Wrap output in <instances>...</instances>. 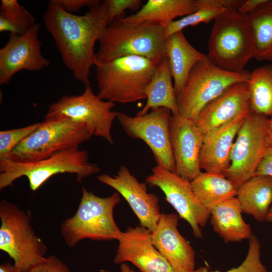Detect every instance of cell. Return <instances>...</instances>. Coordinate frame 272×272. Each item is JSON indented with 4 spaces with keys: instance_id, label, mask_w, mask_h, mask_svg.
I'll list each match as a JSON object with an SVG mask.
<instances>
[{
    "instance_id": "obj_35",
    "label": "cell",
    "mask_w": 272,
    "mask_h": 272,
    "mask_svg": "<svg viewBox=\"0 0 272 272\" xmlns=\"http://www.w3.org/2000/svg\"><path fill=\"white\" fill-rule=\"evenodd\" d=\"M65 11L72 13L77 12L85 7L90 8L101 1L98 0H53Z\"/></svg>"
},
{
    "instance_id": "obj_16",
    "label": "cell",
    "mask_w": 272,
    "mask_h": 272,
    "mask_svg": "<svg viewBox=\"0 0 272 272\" xmlns=\"http://www.w3.org/2000/svg\"><path fill=\"white\" fill-rule=\"evenodd\" d=\"M97 178L99 181L114 189L126 200L141 226L152 232L156 229L161 214L159 199L155 194L148 192L147 183L140 182L124 165L120 166L115 176L104 174Z\"/></svg>"
},
{
    "instance_id": "obj_27",
    "label": "cell",
    "mask_w": 272,
    "mask_h": 272,
    "mask_svg": "<svg viewBox=\"0 0 272 272\" xmlns=\"http://www.w3.org/2000/svg\"><path fill=\"white\" fill-rule=\"evenodd\" d=\"M247 16L254 39L255 58L272 61V0Z\"/></svg>"
},
{
    "instance_id": "obj_30",
    "label": "cell",
    "mask_w": 272,
    "mask_h": 272,
    "mask_svg": "<svg viewBox=\"0 0 272 272\" xmlns=\"http://www.w3.org/2000/svg\"><path fill=\"white\" fill-rule=\"evenodd\" d=\"M197 10L169 24L164 28V38L188 26L208 23L215 20L226 9L221 8L216 0H196Z\"/></svg>"
},
{
    "instance_id": "obj_8",
    "label": "cell",
    "mask_w": 272,
    "mask_h": 272,
    "mask_svg": "<svg viewBox=\"0 0 272 272\" xmlns=\"http://www.w3.org/2000/svg\"><path fill=\"white\" fill-rule=\"evenodd\" d=\"M92 136L84 124L64 118H45L12 152L8 159L20 163L40 160L62 151L79 147Z\"/></svg>"
},
{
    "instance_id": "obj_4",
    "label": "cell",
    "mask_w": 272,
    "mask_h": 272,
    "mask_svg": "<svg viewBox=\"0 0 272 272\" xmlns=\"http://www.w3.org/2000/svg\"><path fill=\"white\" fill-rule=\"evenodd\" d=\"M164 28L156 22L129 26L115 20L108 25L98 41L97 59L103 63L138 55L161 61L166 57Z\"/></svg>"
},
{
    "instance_id": "obj_15",
    "label": "cell",
    "mask_w": 272,
    "mask_h": 272,
    "mask_svg": "<svg viewBox=\"0 0 272 272\" xmlns=\"http://www.w3.org/2000/svg\"><path fill=\"white\" fill-rule=\"evenodd\" d=\"M170 136L175 173L191 181L201 172L199 155L205 135L194 121L177 114L172 115Z\"/></svg>"
},
{
    "instance_id": "obj_40",
    "label": "cell",
    "mask_w": 272,
    "mask_h": 272,
    "mask_svg": "<svg viewBox=\"0 0 272 272\" xmlns=\"http://www.w3.org/2000/svg\"><path fill=\"white\" fill-rule=\"evenodd\" d=\"M121 272H135L134 270L131 268L126 263H121L120 266Z\"/></svg>"
},
{
    "instance_id": "obj_13",
    "label": "cell",
    "mask_w": 272,
    "mask_h": 272,
    "mask_svg": "<svg viewBox=\"0 0 272 272\" xmlns=\"http://www.w3.org/2000/svg\"><path fill=\"white\" fill-rule=\"evenodd\" d=\"M147 184L158 187L164 192L166 199L176 211L180 218L190 226L193 235L202 237V228L206 226L210 216V211L200 203L192 189L191 182L158 166L152 169L146 178Z\"/></svg>"
},
{
    "instance_id": "obj_36",
    "label": "cell",
    "mask_w": 272,
    "mask_h": 272,
    "mask_svg": "<svg viewBox=\"0 0 272 272\" xmlns=\"http://www.w3.org/2000/svg\"><path fill=\"white\" fill-rule=\"evenodd\" d=\"M255 175H264L272 177V144L268 148L259 163Z\"/></svg>"
},
{
    "instance_id": "obj_6",
    "label": "cell",
    "mask_w": 272,
    "mask_h": 272,
    "mask_svg": "<svg viewBox=\"0 0 272 272\" xmlns=\"http://www.w3.org/2000/svg\"><path fill=\"white\" fill-rule=\"evenodd\" d=\"M87 151L74 147L50 157L29 163L7 159L0 161V189L11 185L17 179L25 176L32 191H36L47 180L59 173H73L77 181L100 171V168L88 161Z\"/></svg>"
},
{
    "instance_id": "obj_31",
    "label": "cell",
    "mask_w": 272,
    "mask_h": 272,
    "mask_svg": "<svg viewBox=\"0 0 272 272\" xmlns=\"http://www.w3.org/2000/svg\"><path fill=\"white\" fill-rule=\"evenodd\" d=\"M40 123L37 122L23 127L0 131V161L8 159L12 152Z\"/></svg>"
},
{
    "instance_id": "obj_14",
    "label": "cell",
    "mask_w": 272,
    "mask_h": 272,
    "mask_svg": "<svg viewBox=\"0 0 272 272\" xmlns=\"http://www.w3.org/2000/svg\"><path fill=\"white\" fill-rule=\"evenodd\" d=\"M40 25L36 24L22 35L10 34L8 42L0 49V84L11 82L18 72L39 71L51 62L41 52L38 38Z\"/></svg>"
},
{
    "instance_id": "obj_22",
    "label": "cell",
    "mask_w": 272,
    "mask_h": 272,
    "mask_svg": "<svg viewBox=\"0 0 272 272\" xmlns=\"http://www.w3.org/2000/svg\"><path fill=\"white\" fill-rule=\"evenodd\" d=\"M242 212L236 196L220 203L210 211L213 230L225 243L240 242L253 235L250 225L242 218Z\"/></svg>"
},
{
    "instance_id": "obj_5",
    "label": "cell",
    "mask_w": 272,
    "mask_h": 272,
    "mask_svg": "<svg viewBox=\"0 0 272 272\" xmlns=\"http://www.w3.org/2000/svg\"><path fill=\"white\" fill-rule=\"evenodd\" d=\"M82 190L77 212L61 226V233L66 244L72 247L85 239L117 240L122 231L115 223L113 211L120 201V195L115 192L102 197L83 186Z\"/></svg>"
},
{
    "instance_id": "obj_23",
    "label": "cell",
    "mask_w": 272,
    "mask_h": 272,
    "mask_svg": "<svg viewBox=\"0 0 272 272\" xmlns=\"http://www.w3.org/2000/svg\"><path fill=\"white\" fill-rule=\"evenodd\" d=\"M197 10L196 0H149L135 14L118 20L129 26L152 22L165 28L175 18Z\"/></svg>"
},
{
    "instance_id": "obj_11",
    "label": "cell",
    "mask_w": 272,
    "mask_h": 272,
    "mask_svg": "<svg viewBox=\"0 0 272 272\" xmlns=\"http://www.w3.org/2000/svg\"><path fill=\"white\" fill-rule=\"evenodd\" d=\"M115 105L95 95L89 85L81 94L65 95L50 104L45 118H64L84 124L93 135L112 145V125L119 113L112 110Z\"/></svg>"
},
{
    "instance_id": "obj_21",
    "label": "cell",
    "mask_w": 272,
    "mask_h": 272,
    "mask_svg": "<svg viewBox=\"0 0 272 272\" xmlns=\"http://www.w3.org/2000/svg\"><path fill=\"white\" fill-rule=\"evenodd\" d=\"M165 49L170 67L176 96L183 89L193 66L206 57L187 41L183 31L165 38Z\"/></svg>"
},
{
    "instance_id": "obj_39",
    "label": "cell",
    "mask_w": 272,
    "mask_h": 272,
    "mask_svg": "<svg viewBox=\"0 0 272 272\" xmlns=\"http://www.w3.org/2000/svg\"><path fill=\"white\" fill-rule=\"evenodd\" d=\"M267 128L269 139L272 144V116L268 119Z\"/></svg>"
},
{
    "instance_id": "obj_28",
    "label": "cell",
    "mask_w": 272,
    "mask_h": 272,
    "mask_svg": "<svg viewBox=\"0 0 272 272\" xmlns=\"http://www.w3.org/2000/svg\"><path fill=\"white\" fill-rule=\"evenodd\" d=\"M247 84L251 112L272 116V64L259 66L250 73Z\"/></svg>"
},
{
    "instance_id": "obj_12",
    "label": "cell",
    "mask_w": 272,
    "mask_h": 272,
    "mask_svg": "<svg viewBox=\"0 0 272 272\" xmlns=\"http://www.w3.org/2000/svg\"><path fill=\"white\" fill-rule=\"evenodd\" d=\"M172 115L169 109L159 107L142 116H130L119 112L117 119L129 137L141 140L147 145L157 166L175 172L170 136Z\"/></svg>"
},
{
    "instance_id": "obj_17",
    "label": "cell",
    "mask_w": 272,
    "mask_h": 272,
    "mask_svg": "<svg viewBox=\"0 0 272 272\" xmlns=\"http://www.w3.org/2000/svg\"><path fill=\"white\" fill-rule=\"evenodd\" d=\"M117 240L115 263L130 262L141 272H174L154 246L152 232L146 228L141 225L128 228L121 232Z\"/></svg>"
},
{
    "instance_id": "obj_18",
    "label": "cell",
    "mask_w": 272,
    "mask_h": 272,
    "mask_svg": "<svg viewBox=\"0 0 272 272\" xmlns=\"http://www.w3.org/2000/svg\"><path fill=\"white\" fill-rule=\"evenodd\" d=\"M178 225L177 215L161 213L152 232V242L174 272H190L195 269V252L179 232Z\"/></svg>"
},
{
    "instance_id": "obj_32",
    "label": "cell",
    "mask_w": 272,
    "mask_h": 272,
    "mask_svg": "<svg viewBox=\"0 0 272 272\" xmlns=\"http://www.w3.org/2000/svg\"><path fill=\"white\" fill-rule=\"evenodd\" d=\"M260 246L258 244H249L247 255L242 263L225 271L213 272H268L260 259Z\"/></svg>"
},
{
    "instance_id": "obj_7",
    "label": "cell",
    "mask_w": 272,
    "mask_h": 272,
    "mask_svg": "<svg viewBox=\"0 0 272 272\" xmlns=\"http://www.w3.org/2000/svg\"><path fill=\"white\" fill-rule=\"evenodd\" d=\"M250 73L230 72L212 63L206 57L191 70L181 92L176 96L179 115L196 121L203 109L233 85L246 82Z\"/></svg>"
},
{
    "instance_id": "obj_25",
    "label": "cell",
    "mask_w": 272,
    "mask_h": 272,
    "mask_svg": "<svg viewBox=\"0 0 272 272\" xmlns=\"http://www.w3.org/2000/svg\"><path fill=\"white\" fill-rule=\"evenodd\" d=\"M169 60L166 57L158 64L151 81L147 86L145 91L146 103L137 115H144L150 110L159 107L169 109L172 114H178Z\"/></svg>"
},
{
    "instance_id": "obj_41",
    "label": "cell",
    "mask_w": 272,
    "mask_h": 272,
    "mask_svg": "<svg viewBox=\"0 0 272 272\" xmlns=\"http://www.w3.org/2000/svg\"><path fill=\"white\" fill-rule=\"evenodd\" d=\"M190 272H209V269L207 266H203L195 269Z\"/></svg>"
},
{
    "instance_id": "obj_33",
    "label": "cell",
    "mask_w": 272,
    "mask_h": 272,
    "mask_svg": "<svg viewBox=\"0 0 272 272\" xmlns=\"http://www.w3.org/2000/svg\"><path fill=\"white\" fill-rule=\"evenodd\" d=\"M109 18V24L122 18L127 10L139 11L142 8L141 0H105Z\"/></svg>"
},
{
    "instance_id": "obj_34",
    "label": "cell",
    "mask_w": 272,
    "mask_h": 272,
    "mask_svg": "<svg viewBox=\"0 0 272 272\" xmlns=\"http://www.w3.org/2000/svg\"><path fill=\"white\" fill-rule=\"evenodd\" d=\"M24 272H70L67 266L54 255L45 257Z\"/></svg>"
},
{
    "instance_id": "obj_1",
    "label": "cell",
    "mask_w": 272,
    "mask_h": 272,
    "mask_svg": "<svg viewBox=\"0 0 272 272\" xmlns=\"http://www.w3.org/2000/svg\"><path fill=\"white\" fill-rule=\"evenodd\" d=\"M78 16L63 10L50 1L43 15L45 27L53 37L65 66L75 79L90 85V72L99 62L94 47L109 24L106 1Z\"/></svg>"
},
{
    "instance_id": "obj_9",
    "label": "cell",
    "mask_w": 272,
    "mask_h": 272,
    "mask_svg": "<svg viewBox=\"0 0 272 272\" xmlns=\"http://www.w3.org/2000/svg\"><path fill=\"white\" fill-rule=\"evenodd\" d=\"M0 250L24 272L44 258L47 247L35 234L28 214L6 200L0 202Z\"/></svg>"
},
{
    "instance_id": "obj_2",
    "label": "cell",
    "mask_w": 272,
    "mask_h": 272,
    "mask_svg": "<svg viewBox=\"0 0 272 272\" xmlns=\"http://www.w3.org/2000/svg\"><path fill=\"white\" fill-rule=\"evenodd\" d=\"M208 59L230 72L244 70L255 58V46L247 16L226 9L215 20L208 40Z\"/></svg>"
},
{
    "instance_id": "obj_3",
    "label": "cell",
    "mask_w": 272,
    "mask_h": 272,
    "mask_svg": "<svg viewBox=\"0 0 272 272\" xmlns=\"http://www.w3.org/2000/svg\"><path fill=\"white\" fill-rule=\"evenodd\" d=\"M160 62L129 55L99 63L96 66L97 95L114 103H133L146 99L145 89Z\"/></svg>"
},
{
    "instance_id": "obj_37",
    "label": "cell",
    "mask_w": 272,
    "mask_h": 272,
    "mask_svg": "<svg viewBox=\"0 0 272 272\" xmlns=\"http://www.w3.org/2000/svg\"><path fill=\"white\" fill-rule=\"evenodd\" d=\"M267 0H243L237 11L244 15L253 12Z\"/></svg>"
},
{
    "instance_id": "obj_20",
    "label": "cell",
    "mask_w": 272,
    "mask_h": 272,
    "mask_svg": "<svg viewBox=\"0 0 272 272\" xmlns=\"http://www.w3.org/2000/svg\"><path fill=\"white\" fill-rule=\"evenodd\" d=\"M246 116L239 117L205 135L199 155L201 169L224 175L230 166L235 137Z\"/></svg>"
},
{
    "instance_id": "obj_29",
    "label": "cell",
    "mask_w": 272,
    "mask_h": 272,
    "mask_svg": "<svg viewBox=\"0 0 272 272\" xmlns=\"http://www.w3.org/2000/svg\"><path fill=\"white\" fill-rule=\"evenodd\" d=\"M33 16L16 0H2L0 32L22 35L36 24Z\"/></svg>"
},
{
    "instance_id": "obj_38",
    "label": "cell",
    "mask_w": 272,
    "mask_h": 272,
    "mask_svg": "<svg viewBox=\"0 0 272 272\" xmlns=\"http://www.w3.org/2000/svg\"><path fill=\"white\" fill-rule=\"evenodd\" d=\"M0 272H20L14 264L7 262L1 264Z\"/></svg>"
},
{
    "instance_id": "obj_10",
    "label": "cell",
    "mask_w": 272,
    "mask_h": 272,
    "mask_svg": "<svg viewBox=\"0 0 272 272\" xmlns=\"http://www.w3.org/2000/svg\"><path fill=\"white\" fill-rule=\"evenodd\" d=\"M268 119L250 112L237 132L230 153V166L224 175L238 188L255 176L259 163L272 144Z\"/></svg>"
},
{
    "instance_id": "obj_19",
    "label": "cell",
    "mask_w": 272,
    "mask_h": 272,
    "mask_svg": "<svg viewBox=\"0 0 272 272\" xmlns=\"http://www.w3.org/2000/svg\"><path fill=\"white\" fill-rule=\"evenodd\" d=\"M250 112L247 83H240L207 105L195 122L205 135Z\"/></svg>"
},
{
    "instance_id": "obj_42",
    "label": "cell",
    "mask_w": 272,
    "mask_h": 272,
    "mask_svg": "<svg viewBox=\"0 0 272 272\" xmlns=\"http://www.w3.org/2000/svg\"><path fill=\"white\" fill-rule=\"evenodd\" d=\"M266 221H267L268 222H272V206L270 207L268 211Z\"/></svg>"
},
{
    "instance_id": "obj_26",
    "label": "cell",
    "mask_w": 272,
    "mask_h": 272,
    "mask_svg": "<svg viewBox=\"0 0 272 272\" xmlns=\"http://www.w3.org/2000/svg\"><path fill=\"white\" fill-rule=\"evenodd\" d=\"M190 182L196 197L209 211L236 196L237 186L223 174L201 172Z\"/></svg>"
},
{
    "instance_id": "obj_24",
    "label": "cell",
    "mask_w": 272,
    "mask_h": 272,
    "mask_svg": "<svg viewBox=\"0 0 272 272\" xmlns=\"http://www.w3.org/2000/svg\"><path fill=\"white\" fill-rule=\"evenodd\" d=\"M236 197L243 212L258 222L266 221L272 206V177L254 176L238 188Z\"/></svg>"
}]
</instances>
